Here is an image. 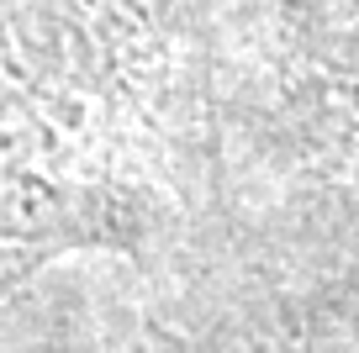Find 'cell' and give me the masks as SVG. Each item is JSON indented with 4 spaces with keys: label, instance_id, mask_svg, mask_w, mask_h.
<instances>
[{
    "label": "cell",
    "instance_id": "cell-1",
    "mask_svg": "<svg viewBox=\"0 0 359 353\" xmlns=\"http://www.w3.org/2000/svg\"><path fill=\"white\" fill-rule=\"evenodd\" d=\"M206 0H0V300L212 221Z\"/></svg>",
    "mask_w": 359,
    "mask_h": 353
}]
</instances>
